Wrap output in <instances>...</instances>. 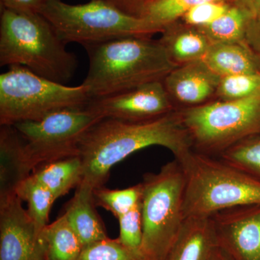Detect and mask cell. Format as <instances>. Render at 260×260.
<instances>
[{
	"label": "cell",
	"instance_id": "cell-1",
	"mask_svg": "<svg viewBox=\"0 0 260 260\" xmlns=\"http://www.w3.org/2000/svg\"><path fill=\"white\" fill-rule=\"evenodd\" d=\"M155 145L169 149L177 160L192 150L179 113L147 121H98L80 141L78 155L83 166L81 183L93 189L104 186L114 166L138 150Z\"/></svg>",
	"mask_w": 260,
	"mask_h": 260
},
{
	"label": "cell",
	"instance_id": "cell-2",
	"mask_svg": "<svg viewBox=\"0 0 260 260\" xmlns=\"http://www.w3.org/2000/svg\"><path fill=\"white\" fill-rule=\"evenodd\" d=\"M89 66L83 85L90 99L160 81L177 68L165 46L148 37H124L83 47Z\"/></svg>",
	"mask_w": 260,
	"mask_h": 260
},
{
	"label": "cell",
	"instance_id": "cell-3",
	"mask_svg": "<svg viewBox=\"0 0 260 260\" xmlns=\"http://www.w3.org/2000/svg\"><path fill=\"white\" fill-rule=\"evenodd\" d=\"M40 13L1 8L0 65H18L56 83L74 76L78 59Z\"/></svg>",
	"mask_w": 260,
	"mask_h": 260
},
{
	"label": "cell",
	"instance_id": "cell-4",
	"mask_svg": "<svg viewBox=\"0 0 260 260\" xmlns=\"http://www.w3.org/2000/svg\"><path fill=\"white\" fill-rule=\"evenodd\" d=\"M177 160L185 176L186 218L260 205V181L221 159L192 150Z\"/></svg>",
	"mask_w": 260,
	"mask_h": 260
},
{
	"label": "cell",
	"instance_id": "cell-5",
	"mask_svg": "<svg viewBox=\"0 0 260 260\" xmlns=\"http://www.w3.org/2000/svg\"><path fill=\"white\" fill-rule=\"evenodd\" d=\"M141 184V251L148 260H166L186 219L184 171L175 159L145 174Z\"/></svg>",
	"mask_w": 260,
	"mask_h": 260
},
{
	"label": "cell",
	"instance_id": "cell-6",
	"mask_svg": "<svg viewBox=\"0 0 260 260\" xmlns=\"http://www.w3.org/2000/svg\"><path fill=\"white\" fill-rule=\"evenodd\" d=\"M90 99L83 84L68 86L13 65L0 75V125L39 120L58 111L84 108Z\"/></svg>",
	"mask_w": 260,
	"mask_h": 260
},
{
	"label": "cell",
	"instance_id": "cell-7",
	"mask_svg": "<svg viewBox=\"0 0 260 260\" xmlns=\"http://www.w3.org/2000/svg\"><path fill=\"white\" fill-rule=\"evenodd\" d=\"M67 44L83 47L124 37H148L159 32L145 19L123 13L102 0L70 5L48 0L39 12Z\"/></svg>",
	"mask_w": 260,
	"mask_h": 260
},
{
	"label": "cell",
	"instance_id": "cell-8",
	"mask_svg": "<svg viewBox=\"0 0 260 260\" xmlns=\"http://www.w3.org/2000/svg\"><path fill=\"white\" fill-rule=\"evenodd\" d=\"M192 150L219 155L241 140L260 134V94L197 106L180 113Z\"/></svg>",
	"mask_w": 260,
	"mask_h": 260
},
{
	"label": "cell",
	"instance_id": "cell-9",
	"mask_svg": "<svg viewBox=\"0 0 260 260\" xmlns=\"http://www.w3.org/2000/svg\"><path fill=\"white\" fill-rule=\"evenodd\" d=\"M99 120L85 107L58 111L39 120L20 121L13 126L23 139L32 172L42 164L79 155L84 133Z\"/></svg>",
	"mask_w": 260,
	"mask_h": 260
},
{
	"label": "cell",
	"instance_id": "cell-10",
	"mask_svg": "<svg viewBox=\"0 0 260 260\" xmlns=\"http://www.w3.org/2000/svg\"><path fill=\"white\" fill-rule=\"evenodd\" d=\"M86 108L101 119L131 121L150 120L173 112L169 94L160 81L91 99Z\"/></svg>",
	"mask_w": 260,
	"mask_h": 260
},
{
	"label": "cell",
	"instance_id": "cell-11",
	"mask_svg": "<svg viewBox=\"0 0 260 260\" xmlns=\"http://www.w3.org/2000/svg\"><path fill=\"white\" fill-rule=\"evenodd\" d=\"M16 194L0 200V260H44L41 231Z\"/></svg>",
	"mask_w": 260,
	"mask_h": 260
},
{
	"label": "cell",
	"instance_id": "cell-12",
	"mask_svg": "<svg viewBox=\"0 0 260 260\" xmlns=\"http://www.w3.org/2000/svg\"><path fill=\"white\" fill-rule=\"evenodd\" d=\"M219 248L232 260H260V205L214 214Z\"/></svg>",
	"mask_w": 260,
	"mask_h": 260
},
{
	"label": "cell",
	"instance_id": "cell-13",
	"mask_svg": "<svg viewBox=\"0 0 260 260\" xmlns=\"http://www.w3.org/2000/svg\"><path fill=\"white\" fill-rule=\"evenodd\" d=\"M218 249L212 216L187 217L166 260H213Z\"/></svg>",
	"mask_w": 260,
	"mask_h": 260
},
{
	"label": "cell",
	"instance_id": "cell-14",
	"mask_svg": "<svg viewBox=\"0 0 260 260\" xmlns=\"http://www.w3.org/2000/svg\"><path fill=\"white\" fill-rule=\"evenodd\" d=\"M220 80L203 61L197 60L173 70L166 77L164 86L169 95L185 104H195L204 102L218 90Z\"/></svg>",
	"mask_w": 260,
	"mask_h": 260
},
{
	"label": "cell",
	"instance_id": "cell-15",
	"mask_svg": "<svg viewBox=\"0 0 260 260\" xmlns=\"http://www.w3.org/2000/svg\"><path fill=\"white\" fill-rule=\"evenodd\" d=\"M31 174L24 143L13 125L0 127V200L15 194L18 184Z\"/></svg>",
	"mask_w": 260,
	"mask_h": 260
},
{
	"label": "cell",
	"instance_id": "cell-16",
	"mask_svg": "<svg viewBox=\"0 0 260 260\" xmlns=\"http://www.w3.org/2000/svg\"><path fill=\"white\" fill-rule=\"evenodd\" d=\"M93 189L88 184L80 183L64 213L83 246L109 238L95 209Z\"/></svg>",
	"mask_w": 260,
	"mask_h": 260
},
{
	"label": "cell",
	"instance_id": "cell-17",
	"mask_svg": "<svg viewBox=\"0 0 260 260\" xmlns=\"http://www.w3.org/2000/svg\"><path fill=\"white\" fill-rule=\"evenodd\" d=\"M220 78L260 71V65L248 47L239 42L212 44L200 59Z\"/></svg>",
	"mask_w": 260,
	"mask_h": 260
},
{
	"label": "cell",
	"instance_id": "cell-18",
	"mask_svg": "<svg viewBox=\"0 0 260 260\" xmlns=\"http://www.w3.org/2000/svg\"><path fill=\"white\" fill-rule=\"evenodd\" d=\"M31 175L52 193L56 200L78 187L83 178V166L79 155L42 164Z\"/></svg>",
	"mask_w": 260,
	"mask_h": 260
},
{
	"label": "cell",
	"instance_id": "cell-19",
	"mask_svg": "<svg viewBox=\"0 0 260 260\" xmlns=\"http://www.w3.org/2000/svg\"><path fill=\"white\" fill-rule=\"evenodd\" d=\"M44 260H78L83 245L64 214L48 224L40 234Z\"/></svg>",
	"mask_w": 260,
	"mask_h": 260
},
{
	"label": "cell",
	"instance_id": "cell-20",
	"mask_svg": "<svg viewBox=\"0 0 260 260\" xmlns=\"http://www.w3.org/2000/svg\"><path fill=\"white\" fill-rule=\"evenodd\" d=\"M15 194L26 202L29 215L42 232L48 225L51 207L56 200L54 195L31 174L18 184Z\"/></svg>",
	"mask_w": 260,
	"mask_h": 260
},
{
	"label": "cell",
	"instance_id": "cell-21",
	"mask_svg": "<svg viewBox=\"0 0 260 260\" xmlns=\"http://www.w3.org/2000/svg\"><path fill=\"white\" fill-rule=\"evenodd\" d=\"M225 0H148L145 2L141 18L159 32L162 31L191 8L209 2Z\"/></svg>",
	"mask_w": 260,
	"mask_h": 260
},
{
	"label": "cell",
	"instance_id": "cell-22",
	"mask_svg": "<svg viewBox=\"0 0 260 260\" xmlns=\"http://www.w3.org/2000/svg\"><path fill=\"white\" fill-rule=\"evenodd\" d=\"M249 20V16L235 5L213 23L200 28L212 44L239 42L245 36Z\"/></svg>",
	"mask_w": 260,
	"mask_h": 260
},
{
	"label": "cell",
	"instance_id": "cell-23",
	"mask_svg": "<svg viewBox=\"0 0 260 260\" xmlns=\"http://www.w3.org/2000/svg\"><path fill=\"white\" fill-rule=\"evenodd\" d=\"M161 44L174 60L194 61L205 55L212 42L202 31L186 30L177 36L167 34Z\"/></svg>",
	"mask_w": 260,
	"mask_h": 260
},
{
	"label": "cell",
	"instance_id": "cell-24",
	"mask_svg": "<svg viewBox=\"0 0 260 260\" xmlns=\"http://www.w3.org/2000/svg\"><path fill=\"white\" fill-rule=\"evenodd\" d=\"M219 158L260 181V134L232 145Z\"/></svg>",
	"mask_w": 260,
	"mask_h": 260
},
{
	"label": "cell",
	"instance_id": "cell-25",
	"mask_svg": "<svg viewBox=\"0 0 260 260\" xmlns=\"http://www.w3.org/2000/svg\"><path fill=\"white\" fill-rule=\"evenodd\" d=\"M95 205L102 207L119 218L139 204L142 198V184L123 189H110L104 186L93 189Z\"/></svg>",
	"mask_w": 260,
	"mask_h": 260
},
{
	"label": "cell",
	"instance_id": "cell-26",
	"mask_svg": "<svg viewBox=\"0 0 260 260\" xmlns=\"http://www.w3.org/2000/svg\"><path fill=\"white\" fill-rule=\"evenodd\" d=\"M78 260H148L142 251L124 245L110 238L84 246Z\"/></svg>",
	"mask_w": 260,
	"mask_h": 260
},
{
	"label": "cell",
	"instance_id": "cell-27",
	"mask_svg": "<svg viewBox=\"0 0 260 260\" xmlns=\"http://www.w3.org/2000/svg\"><path fill=\"white\" fill-rule=\"evenodd\" d=\"M218 93L224 100H235L260 94V71L221 78Z\"/></svg>",
	"mask_w": 260,
	"mask_h": 260
},
{
	"label": "cell",
	"instance_id": "cell-28",
	"mask_svg": "<svg viewBox=\"0 0 260 260\" xmlns=\"http://www.w3.org/2000/svg\"><path fill=\"white\" fill-rule=\"evenodd\" d=\"M119 237L118 239L124 245L135 250L141 251L143 241L141 202L133 209L118 218Z\"/></svg>",
	"mask_w": 260,
	"mask_h": 260
},
{
	"label": "cell",
	"instance_id": "cell-29",
	"mask_svg": "<svg viewBox=\"0 0 260 260\" xmlns=\"http://www.w3.org/2000/svg\"><path fill=\"white\" fill-rule=\"evenodd\" d=\"M230 6L225 2H209L197 5L183 15L184 21L193 26H206L222 16Z\"/></svg>",
	"mask_w": 260,
	"mask_h": 260
},
{
	"label": "cell",
	"instance_id": "cell-30",
	"mask_svg": "<svg viewBox=\"0 0 260 260\" xmlns=\"http://www.w3.org/2000/svg\"><path fill=\"white\" fill-rule=\"evenodd\" d=\"M48 0H0L1 8L23 12L39 13Z\"/></svg>",
	"mask_w": 260,
	"mask_h": 260
},
{
	"label": "cell",
	"instance_id": "cell-31",
	"mask_svg": "<svg viewBox=\"0 0 260 260\" xmlns=\"http://www.w3.org/2000/svg\"><path fill=\"white\" fill-rule=\"evenodd\" d=\"M246 44L253 53L260 65V21L249 20L246 25L245 36Z\"/></svg>",
	"mask_w": 260,
	"mask_h": 260
},
{
	"label": "cell",
	"instance_id": "cell-32",
	"mask_svg": "<svg viewBox=\"0 0 260 260\" xmlns=\"http://www.w3.org/2000/svg\"><path fill=\"white\" fill-rule=\"evenodd\" d=\"M123 13L141 18L145 0H102Z\"/></svg>",
	"mask_w": 260,
	"mask_h": 260
},
{
	"label": "cell",
	"instance_id": "cell-33",
	"mask_svg": "<svg viewBox=\"0 0 260 260\" xmlns=\"http://www.w3.org/2000/svg\"><path fill=\"white\" fill-rule=\"evenodd\" d=\"M235 3L251 20L260 21V0H235Z\"/></svg>",
	"mask_w": 260,
	"mask_h": 260
},
{
	"label": "cell",
	"instance_id": "cell-34",
	"mask_svg": "<svg viewBox=\"0 0 260 260\" xmlns=\"http://www.w3.org/2000/svg\"><path fill=\"white\" fill-rule=\"evenodd\" d=\"M213 260H232V259L221 249L219 248L218 250L215 253Z\"/></svg>",
	"mask_w": 260,
	"mask_h": 260
},
{
	"label": "cell",
	"instance_id": "cell-35",
	"mask_svg": "<svg viewBox=\"0 0 260 260\" xmlns=\"http://www.w3.org/2000/svg\"><path fill=\"white\" fill-rule=\"evenodd\" d=\"M146 1H148V0H145V2H146Z\"/></svg>",
	"mask_w": 260,
	"mask_h": 260
}]
</instances>
